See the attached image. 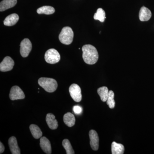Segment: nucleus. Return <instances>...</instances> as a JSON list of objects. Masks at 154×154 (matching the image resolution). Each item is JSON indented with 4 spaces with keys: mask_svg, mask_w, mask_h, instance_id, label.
I'll return each instance as SVG.
<instances>
[{
    "mask_svg": "<svg viewBox=\"0 0 154 154\" xmlns=\"http://www.w3.org/2000/svg\"><path fill=\"white\" fill-rule=\"evenodd\" d=\"M83 58L86 63L94 64L99 59V54L96 48L91 45H85L82 48Z\"/></svg>",
    "mask_w": 154,
    "mask_h": 154,
    "instance_id": "f257e3e1",
    "label": "nucleus"
},
{
    "mask_svg": "<svg viewBox=\"0 0 154 154\" xmlns=\"http://www.w3.org/2000/svg\"><path fill=\"white\" fill-rule=\"evenodd\" d=\"M38 84L39 86L48 93L54 92L57 88V82L54 79L51 78H40L38 80Z\"/></svg>",
    "mask_w": 154,
    "mask_h": 154,
    "instance_id": "f03ea898",
    "label": "nucleus"
},
{
    "mask_svg": "<svg viewBox=\"0 0 154 154\" xmlns=\"http://www.w3.org/2000/svg\"><path fill=\"white\" fill-rule=\"evenodd\" d=\"M73 38V31L72 28L69 27H64L59 36L60 42L66 45L71 44Z\"/></svg>",
    "mask_w": 154,
    "mask_h": 154,
    "instance_id": "7ed1b4c3",
    "label": "nucleus"
},
{
    "mask_svg": "<svg viewBox=\"0 0 154 154\" xmlns=\"http://www.w3.org/2000/svg\"><path fill=\"white\" fill-rule=\"evenodd\" d=\"M45 59L48 63H56L60 60V54L54 48H51L45 52Z\"/></svg>",
    "mask_w": 154,
    "mask_h": 154,
    "instance_id": "20e7f679",
    "label": "nucleus"
},
{
    "mask_svg": "<svg viewBox=\"0 0 154 154\" xmlns=\"http://www.w3.org/2000/svg\"><path fill=\"white\" fill-rule=\"evenodd\" d=\"M32 48V43L30 40L28 38H24L20 43V52L22 57H27L31 51Z\"/></svg>",
    "mask_w": 154,
    "mask_h": 154,
    "instance_id": "39448f33",
    "label": "nucleus"
},
{
    "mask_svg": "<svg viewBox=\"0 0 154 154\" xmlns=\"http://www.w3.org/2000/svg\"><path fill=\"white\" fill-rule=\"evenodd\" d=\"M70 96L74 101L76 102H80L82 99V92L81 88L78 85L72 84L69 88Z\"/></svg>",
    "mask_w": 154,
    "mask_h": 154,
    "instance_id": "423d86ee",
    "label": "nucleus"
},
{
    "mask_svg": "<svg viewBox=\"0 0 154 154\" xmlns=\"http://www.w3.org/2000/svg\"><path fill=\"white\" fill-rule=\"evenodd\" d=\"M9 96L10 99L13 101L24 99L25 98L24 92L21 88L17 86H14L11 88Z\"/></svg>",
    "mask_w": 154,
    "mask_h": 154,
    "instance_id": "0eeeda50",
    "label": "nucleus"
},
{
    "mask_svg": "<svg viewBox=\"0 0 154 154\" xmlns=\"http://www.w3.org/2000/svg\"><path fill=\"white\" fill-rule=\"evenodd\" d=\"M14 62L10 57H6L0 63V71L6 72L10 71L13 69Z\"/></svg>",
    "mask_w": 154,
    "mask_h": 154,
    "instance_id": "6e6552de",
    "label": "nucleus"
},
{
    "mask_svg": "<svg viewBox=\"0 0 154 154\" xmlns=\"http://www.w3.org/2000/svg\"><path fill=\"white\" fill-rule=\"evenodd\" d=\"M90 138V145L91 147L94 151H97L99 149V137L96 131L91 130L89 132Z\"/></svg>",
    "mask_w": 154,
    "mask_h": 154,
    "instance_id": "1a4fd4ad",
    "label": "nucleus"
},
{
    "mask_svg": "<svg viewBox=\"0 0 154 154\" xmlns=\"http://www.w3.org/2000/svg\"><path fill=\"white\" fill-rule=\"evenodd\" d=\"M8 144L12 154H21L20 149L17 143V138L15 137H11L9 138Z\"/></svg>",
    "mask_w": 154,
    "mask_h": 154,
    "instance_id": "9d476101",
    "label": "nucleus"
},
{
    "mask_svg": "<svg viewBox=\"0 0 154 154\" xmlns=\"http://www.w3.org/2000/svg\"><path fill=\"white\" fill-rule=\"evenodd\" d=\"M40 146L42 149L45 153L47 154L51 153V145L49 140L45 137H43L40 139Z\"/></svg>",
    "mask_w": 154,
    "mask_h": 154,
    "instance_id": "9b49d317",
    "label": "nucleus"
},
{
    "mask_svg": "<svg viewBox=\"0 0 154 154\" xmlns=\"http://www.w3.org/2000/svg\"><path fill=\"white\" fill-rule=\"evenodd\" d=\"M151 17V12L149 9L145 7H142L141 8L139 15L140 20L141 21L145 22L148 21Z\"/></svg>",
    "mask_w": 154,
    "mask_h": 154,
    "instance_id": "f8f14e48",
    "label": "nucleus"
},
{
    "mask_svg": "<svg viewBox=\"0 0 154 154\" xmlns=\"http://www.w3.org/2000/svg\"><path fill=\"white\" fill-rule=\"evenodd\" d=\"M46 121L50 129L55 130L57 128L58 124L57 120L55 119L54 115L52 113H48L46 115Z\"/></svg>",
    "mask_w": 154,
    "mask_h": 154,
    "instance_id": "ddd939ff",
    "label": "nucleus"
},
{
    "mask_svg": "<svg viewBox=\"0 0 154 154\" xmlns=\"http://www.w3.org/2000/svg\"><path fill=\"white\" fill-rule=\"evenodd\" d=\"M19 20L18 15L16 14H11L7 17L4 21V25L5 26H12L16 25Z\"/></svg>",
    "mask_w": 154,
    "mask_h": 154,
    "instance_id": "4468645a",
    "label": "nucleus"
},
{
    "mask_svg": "<svg viewBox=\"0 0 154 154\" xmlns=\"http://www.w3.org/2000/svg\"><path fill=\"white\" fill-rule=\"evenodd\" d=\"M17 4V0H3L0 3V11L3 12L13 8Z\"/></svg>",
    "mask_w": 154,
    "mask_h": 154,
    "instance_id": "2eb2a0df",
    "label": "nucleus"
},
{
    "mask_svg": "<svg viewBox=\"0 0 154 154\" xmlns=\"http://www.w3.org/2000/svg\"><path fill=\"white\" fill-rule=\"evenodd\" d=\"M63 121L65 124L69 127L74 126L75 122L74 115L70 112L65 113L63 116Z\"/></svg>",
    "mask_w": 154,
    "mask_h": 154,
    "instance_id": "dca6fc26",
    "label": "nucleus"
},
{
    "mask_svg": "<svg viewBox=\"0 0 154 154\" xmlns=\"http://www.w3.org/2000/svg\"><path fill=\"white\" fill-rule=\"evenodd\" d=\"M125 148L123 145L113 142L111 144V152L112 154H124Z\"/></svg>",
    "mask_w": 154,
    "mask_h": 154,
    "instance_id": "f3484780",
    "label": "nucleus"
},
{
    "mask_svg": "<svg viewBox=\"0 0 154 154\" xmlns=\"http://www.w3.org/2000/svg\"><path fill=\"white\" fill-rule=\"evenodd\" d=\"M30 129L34 138L38 139L42 136V133L41 129L36 125L31 124L30 126Z\"/></svg>",
    "mask_w": 154,
    "mask_h": 154,
    "instance_id": "a211bd4d",
    "label": "nucleus"
},
{
    "mask_svg": "<svg viewBox=\"0 0 154 154\" xmlns=\"http://www.w3.org/2000/svg\"><path fill=\"white\" fill-rule=\"evenodd\" d=\"M55 12V9L53 7L49 6H44L39 8L37 10V14L51 15Z\"/></svg>",
    "mask_w": 154,
    "mask_h": 154,
    "instance_id": "6ab92c4d",
    "label": "nucleus"
},
{
    "mask_svg": "<svg viewBox=\"0 0 154 154\" xmlns=\"http://www.w3.org/2000/svg\"><path fill=\"white\" fill-rule=\"evenodd\" d=\"M109 91L108 88L106 87H102L99 88L97 90V93L101 98L102 102H105L107 101L108 98Z\"/></svg>",
    "mask_w": 154,
    "mask_h": 154,
    "instance_id": "aec40b11",
    "label": "nucleus"
},
{
    "mask_svg": "<svg viewBox=\"0 0 154 154\" xmlns=\"http://www.w3.org/2000/svg\"><path fill=\"white\" fill-rule=\"evenodd\" d=\"M105 18L106 17L105 11L102 8L98 9L96 13L94 14V19L95 20H99L100 22H104Z\"/></svg>",
    "mask_w": 154,
    "mask_h": 154,
    "instance_id": "412c9836",
    "label": "nucleus"
},
{
    "mask_svg": "<svg viewBox=\"0 0 154 154\" xmlns=\"http://www.w3.org/2000/svg\"><path fill=\"white\" fill-rule=\"evenodd\" d=\"M63 146L65 149L67 154H74L75 152L73 149L68 139H64L63 141Z\"/></svg>",
    "mask_w": 154,
    "mask_h": 154,
    "instance_id": "4be33fe9",
    "label": "nucleus"
},
{
    "mask_svg": "<svg viewBox=\"0 0 154 154\" xmlns=\"http://www.w3.org/2000/svg\"><path fill=\"white\" fill-rule=\"evenodd\" d=\"M114 94L113 91H109L108 98H107V105L109 106L111 109H113L115 107V102L114 100Z\"/></svg>",
    "mask_w": 154,
    "mask_h": 154,
    "instance_id": "5701e85b",
    "label": "nucleus"
},
{
    "mask_svg": "<svg viewBox=\"0 0 154 154\" xmlns=\"http://www.w3.org/2000/svg\"><path fill=\"white\" fill-rule=\"evenodd\" d=\"M82 107H80L78 105H76L73 107V111L75 112V113L77 114H79L80 113H82Z\"/></svg>",
    "mask_w": 154,
    "mask_h": 154,
    "instance_id": "b1692460",
    "label": "nucleus"
},
{
    "mask_svg": "<svg viewBox=\"0 0 154 154\" xmlns=\"http://www.w3.org/2000/svg\"><path fill=\"white\" fill-rule=\"evenodd\" d=\"M5 147L2 142L0 143V153L2 154L5 151Z\"/></svg>",
    "mask_w": 154,
    "mask_h": 154,
    "instance_id": "393cba45",
    "label": "nucleus"
}]
</instances>
